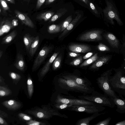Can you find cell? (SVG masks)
I'll list each match as a JSON object with an SVG mask.
<instances>
[{"instance_id": "c3c4849f", "label": "cell", "mask_w": 125, "mask_h": 125, "mask_svg": "<svg viewBox=\"0 0 125 125\" xmlns=\"http://www.w3.org/2000/svg\"><path fill=\"white\" fill-rule=\"evenodd\" d=\"M115 125H125V120L118 122L115 124Z\"/></svg>"}, {"instance_id": "603a6c76", "label": "cell", "mask_w": 125, "mask_h": 125, "mask_svg": "<svg viewBox=\"0 0 125 125\" xmlns=\"http://www.w3.org/2000/svg\"><path fill=\"white\" fill-rule=\"evenodd\" d=\"M54 12L52 11H48L42 12L38 15L36 17L37 19L39 20H43L46 21L49 20L53 15Z\"/></svg>"}, {"instance_id": "836d02e7", "label": "cell", "mask_w": 125, "mask_h": 125, "mask_svg": "<svg viewBox=\"0 0 125 125\" xmlns=\"http://www.w3.org/2000/svg\"><path fill=\"white\" fill-rule=\"evenodd\" d=\"M11 93L10 90L3 86H0V96L1 97L6 96L9 95Z\"/></svg>"}, {"instance_id": "ffe728a7", "label": "cell", "mask_w": 125, "mask_h": 125, "mask_svg": "<svg viewBox=\"0 0 125 125\" xmlns=\"http://www.w3.org/2000/svg\"><path fill=\"white\" fill-rule=\"evenodd\" d=\"M109 44L113 48H117L119 45V41L117 38L113 34L108 33L105 34L104 36Z\"/></svg>"}, {"instance_id": "4316f807", "label": "cell", "mask_w": 125, "mask_h": 125, "mask_svg": "<svg viewBox=\"0 0 125 125\" xmlns=\"http://www.w3.org/2000/svg\"><path fill=\"white\" fill-rule=\"evenodd\" d=\"M67 11V10L65 8H61L59 10L56 14L51 18L49 22H52L55 21L63 15Z\"/></svg>"}, {"instance_id": "f35d334b", "label": "cell", "mask_w": 125, "mask_h": 125, "mask_svg": "<svg viewBox=\"0 0 125 125\" xmlns=\"http://www.w3.org/2000/svg\"><path fill=\"white\" fill-rule=\"evenodd\" d=\"M19 117L23 120L28 121L32 120V118L30 116L22 113H19L18 115Z\"/></svg>"}, {"instance_id": "d590c367", "label": "cell", "mask_w": 125, "mask_h": 125, "mask_svg": "<svg viewBox=\"0 0 125 125\" xmlns=\"http://www.w3.org/2000/svg\"><path fill=\"white\" fill-rule=\"evenodd\" d=\"M82 55L79 56L71 62L70 64L73 66H78L82 62Z\"/></svg>"}, {"instance_id": "7a4b0ae2", "label": "cell", "mask_w": 125, "mask_h": 125, "mask_svg": "<svg viewBox=\"0 0 125 125\" xmlns=\"http://www.w3.org/2000/svg\"><path fill=\"white\" fill-rule=\"evenodd\" d=\"M90 94L79 96L78 97L80 99L94 102L103 106L113 108L115 106L112 98L104 94H102L95 90Z\"/></svg>"}, {"instance_id": "44dd1931", "label": "cell", "mask_w": 125, "mask_h": 125, "mask_svg": "<svg viewBox=\"0 0 125 125\" xmlns=\"http://www.w3.org/2000/svg\"><path fill=\"white\" fill-rule=\"evenodd\" d=\"M81 16L82 15L81 14H78L75 18L71 21L67 27L59 36V38H60L64 36L68 32L71 30L80 19Z\"/></svg>"}, {"instance_id": "3957f363", "label": "cell", "mask_w": 125, "mask_h": 125, "mask_svg": "<svg viewBox=\"0 0 125 125\" xmlns=\"http://www.w3.org/2000/svg\"><path fill=\"white\" fill-rule=\"evenodd\" d=\"M106 6L103 10L104 17L111 24H114L115 20L120 25H123L119 12L113 0H105Z\"/></svg>"}, {"instance_id": "e0dca14e", "label": "cell", "mask_w": 125, "mask_h": 125, "mask_svg": "<svg viewBox=\"0 0 125 125\" xmlns=\"http://www.w3.org/2000/svg\"><path fill=\"white\" fill-rule=\"evenodd\" d=\"M2 104L8 109L12 110L19 109L21 105L20 103L13 100L4 101L2 103Z\"/></svg>"}, {"instance_id": "d4e9b609", "label": "cell", "mask_w": 125, "mask_h": 125, "mask_svg": "<svg viewBox=\"0 0 125 125\" xmlns=\"http://www.w3.org/2000/svg\"><path fill=\"white\" fill-rule=\"evenodd\" d=\"M17 34L16 30H14L8 35L3 37L1 42V44H7L10 42L16 37Z\"/></svg>"}, {"instance_id": "9f6ffc18", "label": "cell", "mask_w": 125, "mask_h": 125, "mask_svg": "<svg viewBox=\"0 0 125 125\" xmlns=\"http://www.w3.org/2000/svg\"></svg>"}, {"instance_id": "2e32d148", "label": "cell", "mask_w": 125, "mask_h": 125, "mask_svg": "<svg viewBox=\"0 0 125 125\" xmlns=\"http://www.w3.org/2000/svg\"><path fill=\"white\" fill-rule=\"evenodd\" d=\"M110 57L108 56H103L98 58L94 62L90 68L91 70H95L106 63L109 61Z\"/></svg>"}, {"instance_id": "ab89813d", "label": "cell", "mask_w": 125, "mask_h": 125, "mask_svg": "<svg viewBox=\"0 0 125 125\" xmlns=\"http://www.w3.org/2000/svg\"><path fill=\"white\" fill-rule=\"evenodd\" d=\"M27 124L29 125H44L46 124L44 123L31 120L26 122Z\"/></svg>"}, {"instance_id": "6da1fadb", "label": "cell", "mask_w": 125, "mask_h": 125, "mask_svg": "<svg viewBox=\"0 0 125 125\" xmlns=\"http://www.w3.org/2000/svg\"><path fill=\"white\" fill-rule=\"evenodd\" d=\"M56 86L58 93L65 95H69V92L90 94L95 90L92 86H86L78 84L71 80L65 78L61 75L55 79Z\"/></svg>"}, {"instance_id": "30bf717a", "label": "cell", "mask_w": 125, "mask_h": 125, "mask_svg": "<svg viewBox=\"0 0 125 125\" xmlns=\"http://www.w3.org/2000/svg\"><path fill=\"white\" fill-rule=\"evenodd\" d=\"M102 31L100 30H94L87 32L81 35L79 38L81 41H94L101 40Z\"/></svg>"}, {"instance_id": "cb8c5ba5", "label": "cell", "mask_w": 125, "mask_h": 125, "mask_svg": "<svg viewBox=\"0 0 125 125\" xmlns=\"http://www.w3.org/2000/svg\"><path fill=\"white\" fill-rule=\"evenodd\" d=\"M39 42V37L37 36L35 37L29 51V54L31 56H33L35 53L38 46Z\"/></svg>"}, {"instance_id": "484cf974", "label": "cell", "mask_w": 125, "mask_h": 125, "mask_svg": "<svg viewBox=\"0 0 125 125\" xmlns=\"http://www.w3.org/2000/svg\"><path fill=\"white\" fill-rule=\"evenodd\" d=\"M34 38L35 37L31 36L28 33L25 34L23 38L24 42L26 49L28 51H29L31 44Z\"/></svg>"}, {"instance_id": "ba28073f", "label": "cell", "mask_w": 125, "mask_h": 125, "mask_svg": "<svg viewBox=\"0 0 125 125\" xmlns=\"http://www.w3.org/2000/svg\"><path fill=\"white\" fill-rule=\"evenodd\" d=\"M105 109L104 107L99 104L93 105H73L68 108L67 110L77 112H85L89 114H93L102 112Z\"/></svg>"}, {"instance_id": "9a60e30c", "label": "cell", "mask_w": 125, "mask_h": 125, "mask_svg": "<svg viewBox=\"0 0 125 125\" xmlns=\"http://www.w3.org/2000/svg\"><path fill=\"white\" fill-rule=\"evenodd\" d=\"M112 98L116 106V111L121 114L125 113V99H120L119 97Z\"/></svg>"}, {"instance_id": "7402d4cb", "label": "cell", "mask_w": 125, "mask_h": 125, "mask_svg": "<svg viewBox=\"0 0 125 125\" xmlns=\"http://www.w3.org/2000/svg\"><path fill=\"white\" fill-rule=\"evenodd\" d=\"M14 66L18 69L22 71L24 70L25 63L22 55L20 53L17 54Z\"/></svg>"}, {"instance_id": "52a82bcc", "label": "cell", "mask_w": 125, "mask_h": 125, "mask_svg": "<svg viewBox=\"0 0 125 125\" xmlns=\"http://www.w3.org/2000/svg\"><path fill=\"white\" fill-rule=\"evenodd\" d=\"M124 73L122 71H117L113 76H110L109 81L111 86L117 93L121 90L125 89Z\"/></svg>"}, {"instance_id": "b9f144b4", "label": "cell", "mask_w": 125, "mask_h": 125, "mask_svg": "<svg viewBox=\"0 0 125 125\" xmlns=\"http://www.w3.org/2000/svg\"><path fill=\"white\" fill-rule=\"evenodd\" d=\"M90 6L92 11L96 14L100 15V13L95 7V6L92 3L90 2L89 3Z\"/></svg>"}, {"instance_id": "f6af8a7d", "label": "cell", "mask_w": 125, "mask_h": 125, "mask_svg": "<svg viewBox=\"0 0 125 125\" xmlns=\"http://www.w3.org/2000/svg\"><path fill=\"white\" fill-rule=\"evenodd\" d=\"M93 54V53L92 52H89L83 57V59H86L89 58Z\"/></svg>"}, {"instance_id": "ee69618b", "label": "cell", "mask_w": 125, "mask_h": 125, "mask_svg": "<svg viewBox=\"0 0 125 125\" xmlns=\"http://www.w3.org/2000/svg\"><path fill=\"white\" fill-rule=\"evenodd\" d=\"M68 54L69 56L72 57H76L79 56L81 55L80 54L76 53L74 52H69Z\"/></svg>"}, {"instance_id": "1f68e13d", "label": "cell", "mask_w": 125, "mask_h": 125, "mask_svg": "<svg viewBox=\"0 0 125 125\" xmlns=\"http://www.w3.org/2000/svg\"><path fill=\"white\" fill-rule=\"evenodd\" d=\"M62 60V56L59 55L55 59L52 64V68L54 70H56L60 67Z\"/></svg>"}, {"instance_id": "816d5d0a", "label": "cell", "mask_w": 125, "mask_h": 125, "mask_svg": "<svg viewBox=\"0 0 125 125\" xmlns=\"http://www.w3.org/2000/svg\"><path fill=\"white\" fill-rule=\"evenodd\" d=\"M8 2L11 4H15V0H6Z\"/></svg>"}, {"instance_id": "db71d44e", "label": "cell", "mask_w": 125, "mask_h": 125, "mask_svg": "<svg viewBox=\"0 0 125 125\" xmlns=\"http://www.w3.org/2000/svg\"><path fill=\"white\" fill-rule=\"evenodd\" d=\"M3 52L1 50H0V59L1 58L3 54Z\"/></svg>"}, {"instance_id": "8fae6325", "label": "cell", "mask_w": 125, "mask_h": 125, "mask_svg": "<svg viewBox=\"0 0 125 125\" xmlns=\"http://www.w3.org/2000/svg\"><path fill=\"white\" fill-rule=\"evenodd\" d=\"M62 77L72 80L78 84L86 86H92L91 82L87 78H83L72 73L63 74Z\"/></svg>"}, {"instance_id": "ac0fdd59", "label": "cell", "mask_w": 125, "mask_h": 125, "mask_svg": "<svg viewBox=\"0 0 125 125\" xmlns=\"http://www.w3.org/2000/svg\"><path fill=\"white\" fill-rule=\"evenodd\" d=\"M59 53V52L54 53L42 67L40 73V75L41 76H44L48 72L49 70L50 65L53 62Z\"/></svg>"}, {"instance_id": "4dcf8cb0", "label": "cell", "mask_w": 125, "mask_h": 125, "mask_svg": "<svg viewBox=\"0 0 125 125\" xmlns=\"http://www.w3.org/2000/svg\"><path fill=\"white\" fill-rule=\"evenodd\" d=\"M27 83L28 94L30 97L31 98L33 93V87L32 81L30 77H28Z\"/></svg>"}, {"instance_id": "277c9868", "label": "cell", "mask_w": 125, "mask_h": 125, "mask_svg": "<svg viewBox=\"0 0 125 125\" xmlns=\"http://www.w3.org/2000/svg\"><path fill=\"white\" fill-rule=\"evenodd\" d=\"M28 113L34 116L41 119H49L53 116H57L61 117L67 118L68 117L65 114L60 113L58 110L50 106L42 108H37L28 111Z\"/></svg>"}, {"instance_id": "f1b7e54d", "label": "cell", "mask_w": 125, "mask_h": 125, "mask_svg": "<svg viewBox=\"0 0 125 125\" xmlns=\"http://www.w3.org/2000/svg\"><path fill=\"white\" fill-rule=\"evenodd\" d=\"M73 105L71 104L59 103L55 104L53 106L54 108L58 110H67L68 108Z\"/></svg>"}, {"instance_id": "5b68a950", "label": "cell", "mask_w": 125, "mask_h": 125, "mask_svg": "<svg viewBox=\"0 0 125 125\" xmlns=\"http://www.w3.org/2000/svg\"><path fill=\"white\" fill-rule=\"evenodd\" d=\"M112 71L111 70H108L102 74L97 79V83L104 94L111 98H117L118 97L112 88L109 81Z\"/></svg>"}, {"instance_id": "83f0119b", "label": "cell", "mask_w": 125, "mask_h": 125, "mask_svg": "<svg viewBox=\"0 0 125 125\" xmlns=\"http://www.w3.org/2000/svg\"><path fill=\"white\" fill-rule=\"evenodd\" d=\"M98 58V53H95L93 56L84 61L80 65V67H82L86 66L93 63Z\"/></svg>"}, {"instance_id": "f546056e", "label": "cell", "mask_w": 125, "mask_h": 125, "mask_svg": "<svg viewBox=\"0 0 125 125\" xmlns=\"http://www.w3.org/2000/svg\"><path fill=\"white\" fill-rule=\"evenodd\" d=\"M61 29V25L52 24L48 27V31L50 33H55L59 32Z\"/></svg>"}, {"instance_id": "d6986e66", "label": "cell", "mask_w": 125, "mask_h": 125, "mask_svg": "<svg viewBox=\"0 0 125 125\" xmlns=\"http://www.w3.org/2000/svg\"><path fill=\"white\" fill-rule=\"evenodd\" d=\"M105 113H97L93 114L90 116L79 119L76 122V125H89L90 122L98 116Z\"/></svg>"}, {"instance_id": "f5cc1de1", "label": "cell", "mask_w": 125, "mask_h": 125, "mask_svg": "<svg viewBox=\"0 0 125 125\" xmlns=\"http://www.w3.org/2000/svg\"><path fill=\"white\" fill-rule=\"evenodd\" d=\"M85 3L86 4L89 5V1L88 0H80Z\"/></svg>"}, {"instance_id": "60d3db41", "label": "cell", "mask_w": 125, "mask_h": 125, "mask_svg": "<svg viewBox=\"0 0 125 125\" xmlns=\"http://www.w3.org/2000/svg\"><path fill=\"white\" fill-rule=\"evenodd\" d=\"M9 74L11 78L14 80H19L21 77L20 75L14 72H10Z\"/></svg>"}, {"instance_id": "7bdbcfd3", "label": "cell", "mask_w": 125, "mask_h": 125, "mask_svg": "<svg viewBox=\"0 0 125 125\" xmlns=\"http://www.w3.org/2000/svg\"><path fill=\"white\" fill-rule=\"evenodd\" d=\"M46 0H37L36 6V9H39L43 4Z\"/></svg>"}, {"instance_id": "74e56055", "label": "cell", "mask_w": 125, "mask_h": 125, "mask_svg": "<svg viewBox=\"0 0 125 125\" xmlns=\"http://www.w3.org/2000/svg\"><path fill=\"white\" fill-rule=\"evenodd\" d=\"M111 119L110 117H108L103 120L100 121L94 124V125H108Z\"/></svg>"}, {"instance_id": "9c48e42d", "label": "cell", "mask_w": 125, "mask_h": 125, "mask_svg": "<svg viewBox=\"0 0 125 125\" xmlns=\"http://www.w3.org/2000/svg\"><path fill=\"white\" fill-rule=\"evenodd\" d=\"M52 48V47L47 46H44L42 48L34 62L32 68V72L39 68L51 51Z\"/></svg>"}, {"instance_id": "f907efd6", "label": "cell", "mask_w": 125, "mask_h": 125, "mask_svg": "<svg viewBox=\"0 0 125 125\" xmlns=\"http://www.w3.org/2000/svg\"><path fill=\"white\" fill-rule=\"evenodd\" d=\"M56 0H46V5H49L53 2Z\"/></svg>"}, {"instance_id": "bcb514c9", "label": "cell", "mask_w": 125, "mask_h": 125, "mask_svg": "<svg viewBox=\"0 0 125 125\" xmlns=\"http://www.w3.org/2000/svg\"><path fill=\"white\" fill-rule=\"evenodd\" d=\"M0 116L2 118H6L8 116V115L4 112L0 111Z\"/></svg>"}, {"instance_id": "8d00e7d4", "label": "cell", "mask_w": 125, "mask_h": 125, "mask_svg": "<svg viewBox=\"0 0 125 125\" xmlns=\"http://www.w3.org/2000/svg\"><path fill=\"white\" fill-rule=\"evenodd\" d=\"M97 48L98 50L101 51H108L110 50L109 47L101 43L99 44Z\"/></svg>"}, {"instance_id": "11a10c76", "label": "cell", "mask_w": 125, "mask_h": 125, "mask_svg": "<svg viewBox=\"0 0 125 125\" xmlns=\"http://www.w3.org/2000/svg\"></svg>"}, {"instance_id": "e575fe53", "label": "cell", "mask_w": 125, "mask_h": 125, "mask_svg": "<svg viewBox=\"0 0 125 125\" xmlns=\"http://www.w3.org/2000/svg\"><path fill=\"white\" fill-rule=\"evenodd\" d=\"M1 6L3 12L6 13V11L10 10V8L5 0H0Z\"/></svg>"}, {"instance_id": "8992f818", "label": "cell", "mask_w": 125, "mask_h": 125, "mask_svg": "<svg viewBox=\"0 0 125 125\" xmlns=\"http://www.w3.org/2000/svg\"><path fill=\"white\" fill-rule=\"evenodd\" d=\"M72 96H66L58 93L55 95L54 104L63 103L72 104L73 105H93L99 104L80 99L76 98Z\"/></svg>"}, {"instance_id": "5bb4252c", "label": "cell", "mask_w": 125, "mask_h": 125, "mask_svg": "<svg viewBox=\"0 0 125 125\" xmlns=\"http://www.w3.org/2000/svg\"><path fill=\"white\" fill-rule=\"evenodd\" d=\"M69 50L76 53H85L90 51L91 49L89 46L85 45L73 44L68 47Z\"/></svg>"}, {"instance_id": "7dc6e473", "label": "cell", "mask_w": 125, "mask_h": 125, "mask_svg": "<svg viewBox=\"0 0 125 125\" xmlns=\"http://www.w3.org/2000/svg\"><path fill=\"white\" fill-rule=\"evenodd\" d=\"M0 124L1 125H8L6 121L3 119V118L0 116Z\"/></svg>"}, {"instance_id": "681fc988", "label": "cell", "mask_w": 125, "mask_h": 125, "mask_svg": "<svg viewBox=\"0 0 125 125\" xmlns=\"http://www.w3.org/2000/svg\"><path fill=\"white\" fill-rule=\"evenodd\" d=\"M118 93L120 94L123 95L125 96V89L121 90Z\"/></svg>"}, {"instance_id": "6f0895ef", "label": "cell", "mask_w": 125, "mask_h": 125, "mask_svg": "<svg viewBox=\"0 0 125 125\" xmlns=\"http://www.w3.org/2000/svg\"></svg>"}, {"instance_id": "d6a6232c", "label": "cell", "mask_w": 125, "mask_h": 125, "mask_svg": "<svg viewBox=\"0 0 125 125\" xmlns=\"http://www.w3.org/2000/svg\"><path fill=\"white\" fill-rule=\"evenodd\" d=\"M72 20V15L68 16L61 25V32L63 31L71 22Z\"/></svg>"}, {"instance_id": "4fadbf2b", "label": "cell", "mask_w": 125, "mask_h": 125, "mask_svg": "<svg viewBox=\"0 0 125 125\" xmlns=\"http://www.w3.org/2000/svg\"><path fill=\"white\" fill-rule=\"evenodd\" d=\"M14 12L18 18L23 23L31 28H34V23L27 15L16 10H14Z\"/></svg>"}, {"instance_id": "7c38bea8", "label": "cell", "mask_w": 125, "mask_h": 125, "mask_svg": "<svg viewBox=\"0 0 125 125\" xmlns=\"http://www.w3.org/2000/svg\"><path fill=\"white\" fill-rule=\"evenodd\" d=\"M18 25L17 20L14 19L12 21L4 19L0 22V36L8 32L11 29Z\"/></svg>"}]
</instances>
